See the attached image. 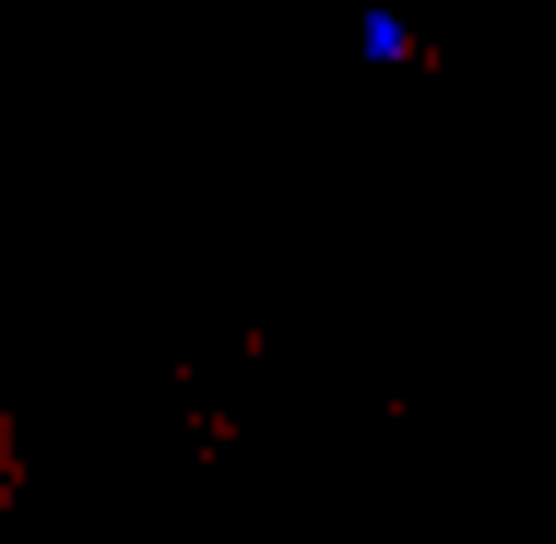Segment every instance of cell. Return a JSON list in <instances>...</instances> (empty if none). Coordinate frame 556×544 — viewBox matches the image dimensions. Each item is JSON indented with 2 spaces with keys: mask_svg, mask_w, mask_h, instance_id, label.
Wrapping results in <instances>:
<instances>
[{
  "mask_svg": "<svg viewBox=\"0 0 556 544\" xmlns=\"http://www.w3.org/2000/svg\"><path fill=\"white\" fill-rule=\"evenodd\" d=\"M355 48L391 72V60H415V24H403V12H367V24H355Z\"/></svg>",
  "mask_w": 556,
  "mask_h": 544,
  "instance_id": "6da1fadb",
  "label": "cell"
},
{
  "mask_svg": "<svg viewBox=\"0 0 556 544\" xmlns=\"http://www.w3.org/2000/svg\"><path fill=\"white\" fill-rule=\"evenodd\" d=\"M545 427H556V391H545Z\"/></svg>",
  "mask_w": 556,
  "mask_h": 544,
  "instance_id": "7a4b0ae2",
  "label": "cell"
}]
</instances>
